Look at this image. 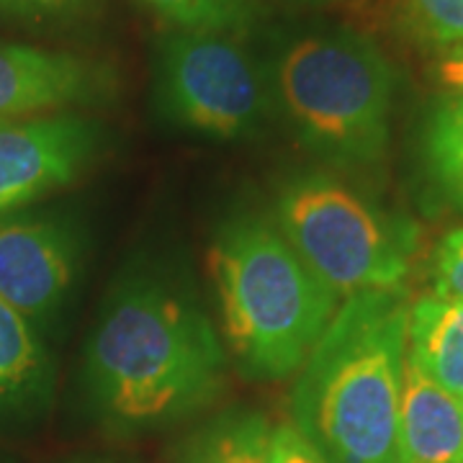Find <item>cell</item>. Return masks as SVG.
Segmentation results:
<instances>
[{"instance_id":"3","label":"cell","mask_w":463,"mask_h":463,"mask_svg":"<svg viewBox=\"0 0 463 463\" xmlns=\"http://www.w3.org/2000/svg\"><path fill=\"white\" fill-rule=\"evenodd\" d=\"M212 270L224 337L240 371L260 381L298 373L340 297L263 216H237L219 232Z\"/></svg>"},{"instance_id":"20","label":"cell","mask_w":463,"mask_h":463,"mask_svg":"<svg viewBox=\"0 0 463 463\" xmlns=\"http://www.w3.org/2000/svg\"><path fill=\"white\" fill-rule=\"evenodd\" d=\"M435 80L450 93H463V47L448 50L438 57Z\"/></svg>"},{"instance_id":"6","label":"cell","mask_w":463,"mask_h":463,"mask_svg":"<svg viewBox=\"0 0 463 463\" xmlns=\"http://www.w3.org/2000/svg\"><path fill=\"white\" fill-rule=\"evenodd\" d=\"M270 75L234 33L173 32L157 54V100L178 127L245 139L270 109Z\"/></svg>"},{"instance_id":"5","label":"cell","mask_w":463,"mask_h":463,"mask_svg":"<svg viewBox=\"0 0 463 463\" xmlns=\"http://www.w3.org/2000/svg\"><path fill=\"white\" fill-rule=\"evenodd\" d=\"M276 227L340 301L364 291L402 288L417 232L330 173L312 170L286 183Z\"/></svg>"},{"instance_id":"10","label":"cell","mask_w":463,"mask_h":463,"mask_svg":"<svg viewBox=\"0 0 463 463\" xmlns=\"http://www.w3.org/2000/svg\"><path fill=\"white\" fill-rule=\"evenodd\" d=\"M399 461L463 463V399L404 358L399 399Z\"/></svg>"},{"instance_id":"4","label":"cell","mask_w":463,"mask_h":463,"mask_svg":"<svg viewBox=\"0 0 463 463\" xmlns=\"http://www.w3.org/2000/svg\"><path fill=\"white\" fill-rule=\"evenodd\" d=\"M270 88L298 139L337 165H373L392 134L397 70L353 29L297 36L279 54Z\"/></svg>"},{"instance_id":"2","label":"cell","mask_w":463,"mask_h":463,"mask_svg":"<svg viewBox=\"0 0 463 463\" xmlns=\"http://www.w3.org/2000/svg\"><path fill=\"white\" fill-rule=\"evenodd\" d=\"M410 304L402 288L343 298L298 371L291 412L327 463L399 461Z\"/></svg>"},{"instance_id":"1","label":"cell","mask_w":463,"mask_h":463,"mask_svg":"<svg viewBox=\"0 0 463 463\" xmlns=\"http://www.w3.org/2000/svg\"><path fill=\"white\" fill-rule=\"evenodd\" d=\"M99 412L127 430L157 428L214 402L227 350L212 319L175 286L132 276L100 309L85 350Z\"/></svg>"},{"instance_id":"19","label":"cell","mask_w":463,"mask_h":463,"mask_svg":"<svg viewBox=\"0 0 463 463\" xmlns=\"http://www.w3.org/2000/svg\"><path fill=\"white\" fill-rule=\"evenodd\" d=\"M80 3L83 0H0V14L3 16L26 18V21H39V18H54L70 14Z\"/></svg>"},{"instance_id":"16","label":"cell","mask_w":463,"mask_h":463,"mask_svg":"<svg viewBox=\"0 0 463 463\" xmlns=\"http://www.w3.org/2000/svg\"><path fill=\"white\" fill-rule=\"evenodd\" d=\"M175 32L237 33L250 21L245 0H142Z\"/></svg>"},{"instance_id":"8","label":"cell","mask_w":463,"mask_h":463,"mask_svg":"<svg viewBox=\"0 0 463 463\" xmlns=\"http://www.w3.org/2000/svg\"><path fill=\"white\" fill-rule=\"evenodd\" d=\"M111 88V72L78 54L0 42V118L60 114Z\"/></svg>"},{"instance_id":"17","label":"cell","mask_w":463,"mask_h":463,"mask_svg":"<svg viewBox=\"0 0 463 463\" xmlns=\"http://www.w3.org/2000/svg\"><path fill=\"white\" fill-rule=\"evenodd\" d=\"M432 294L463 301V230L448 232L435 250Z\"/></svg>"},{"instance_id":"7","label":"cell","mask_w":463,"mask_h":463,"mask_svg":"<svg viewBox=\"0 0 463 463\" xmlns=\"http://www.w3.org/2000/svg\"><path fill=\"white\" fill-rule=\"evenodd\" d=\"M100 145L78 114L0 118V214L72 183Z\"/></svg>"},{"instance_id":"14","label":"cell","mask_w":463,"mask_h":463,"mask_svg":"<svg viewBox=\"0 0 463 463\" xmlns=\"http://www.w3.org/2000/svg\"><path fill=\"white\" fill-rule=\"evenodd\" d=\"M425 163L440 194L463 214V93L443 99L428 116Z\"/></svg>"},{"instance_id":"13","label":"cell","mask_w":463,"mask_h":463,"mask_svg":"<svg viewBox=\"0 0 463 463\" xmlns=\"http://www.w3.org/2000/svg\"><path fill=\"white\" fill-rule=\"evenodd\" d=\"M273 428L250 410L216 417L188 443L183 463H268Z\"/></svg>"},{"instance_id":"21","label":"cell","mask_w":463,"mask_h":463,"mask_svg":"<svg viewBox=\"0 0 463 463\" xmlns=\"http://www.w3.org/2000/svg\"><path fill=\"white\" fill-rule=\"evenodd\" d=\"M286 3H319V0H286Z\"/></svg>"},{"instance_id":"18","label":"cell","mask_w":463,"mask_h":463,"mask_svg":"<svg viewBox=\"0 0 463 463\" xmlns=\"http://www.w3.org/2000/svg\"><path fill=\"white\" fill-rule=\"evenodd\" d=\"M268 463H327L317 448L291 425L283 422L279 428H273L270 435V456Z\"/></svg>"},{"instance_id":"9","label":"cell","mask_w":463,"mask_h":463,"mask_svg":"<svg viewBox=\"0 0 463 463\" xmlns=\"http://www.w3.org/2000/svg\"><path fill=\"white\" fill-rule=\"evenodd\" d=\"M75 250L50 219H0V298L26 319L47 317L72 283Z\"/></svg>"},{"instance_id":"11","label":"cell","mask_w":463,"mask_h":463,"mask_svg":"<svg viewBox=\"0 0 463 463\" xmlns=\"http://www.w3.org/2000/svg\"><path fill=\"white\" fill-rule=\"evenodd\" d=\"M407 358L463 399V301L422 297L407 317Z\"/></svg>"},{"instance_id":"12","label":"cell","mask_w":463,"mask_h":463,"mask_svg":"<svg viewBox=\"0 0 463 463\" xmlns=\"http://www.w3.org/2000/svg\"><path fill=\"white\" fill-rule=\"evenodd\" d=\"M47 376L50 364L29 319L0 298V410L36 397Z\"/></svg>"},{"instance_id":"15","label":"cell","mask_w":463,"mask_h":463,"mask_svg":"<svg viewBox=\"0 0 463 463\" xmlns=\"http://www.w3.org/2000/svg\"><path fill=\"white\" fill-rule=\"evenodd\" d=\"M404 32L425 50L463 47V0H399Z\"/></svg>"}]
</instances>
